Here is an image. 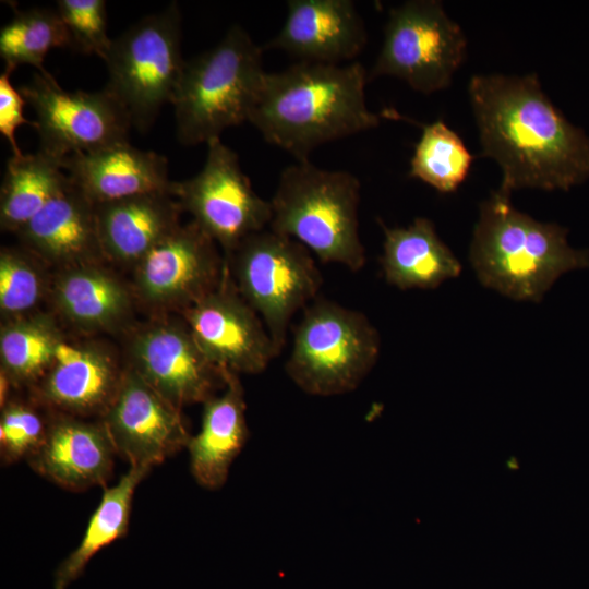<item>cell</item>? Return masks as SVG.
<instances>
[{"mask_svg": "<svg viewBox=\"0 0 589 589\" xmlns=\"http://www.w3.org/2000/svg\"><path fill=\"white\" fill-rule=\"evenodd\" d=\"M13 71L5 69L0 74V132L11 146L14 156L22 155L16 140L15 131L22 124H29L34 128V121H28L24 116V104L26 103L20 89H16L11 82Z\"/></svg>", "mask_w": 589, "mask_h": 589, "instance_id": "obj_33", "label": "cell"}, {"mask_svg": "<svg viewBox=\"0 0 589 589\" xmlns=\"http://www.w3.org/2000/svg\"><path fill=\"white\" fill-rule=\"evenodd\" d=\"M123 372L101 347L63 339L51 366L35 385L36 399L58 413L101 417L119 389Z\"/></svg>", "mask_w": 589, "mask_h": 589, "instance_id": "obj_18", "label": "cell"}, {"mask_svg": "<svg viewBox=\"0 0 589 589\" xmlns=\"http://www.w3.org/2000/svg\"><path fill=\"white\" fill-rule=\"evenodd\" d=\"M63 159L38 149L8 159L0 191V225L19 232L44 206L68 189L72 181Z\"/></svg>", "mask_w": 589, "mask_h": 589, "instance_id": "obj_25", "label": "cell"}, {"mask_svg": "<svg viewBox=\"0 0 589 589\" xmlns=\"http://www.w3.org/2000/svg\"><path fill=\"white\" fill-rule=\"evenodd\" d=\"M269 202V229L300 242L323 263L352 272L365 265L359 233L360 182L351 172L297 161L283 169Z\"/></svg>", "mask_w": 589, "mask_h": 589, "instance_id": "obj_4", "label": "cell"}, {"mask_svg": "<svg viewBox=\"0 0 589 589\" xmlns=\"http://www.w3.org/2000/svg\"><path fill=\"white\" fill-rule=\"evenodd\" d=\"M45 284L36 265L24 253L4 248L0 253V310L14 320L25 315L39 302Z\"/></svg>", "mask_w": 589, "mask_h": 589, "instance_id": "obj_30", "label": "cell"}, {"mask_svg": "<svg viewBox=\"0 0 589 589\" xmlns=\"http://www.w3.org/2000/svg\"><path fill=\"white\" fill-rule=\"evenodd\" d=\"M182 314L203 353L224 373L259 374L278 357L264 322L238 291L226 262L217 287Z\"/></svg>", "mask_w": 589, "mask_h": 589, "instance_id": "obj_13", "label": "cell"}, {"mask_svg": "<svg viewBox=\"0 0 589 589\" xmlns=\"http://www.w3.org/2000/svg\"><path fill=\"white\" fill-rule=\"evenodd\" d=\"M17 233L33 254L58 266L97 263L104 256L95 205L73 183Z\"/></svg>", "mask_w": 589, "mask_h": 589, "instance_id": "obj_20", "label": "cell"}, {"mask_svg": "<svg viewBox=\"0 0 589 589\" xmlns=\"http://www.w3.org/2000/svg\"><path fill=\"white\" fill-rule=\"evenodd\" d=\"M152 468L130 466L119 481L104 490L79 545L55 572V589H65L100 550L128 533L135 490Z\"/></svg>", "mask_w": 589, "mask_h": 589, "instance_id": "obj_26", "label": "cell"}, {"mask_svg": "<svg viewBox=\"0 0 589 589\" xmlns=\"http://www.w3.org/2000/svg\"><path fill=\"white\" fill-rule=\"evenodd\" d=\"M468 92L482 156L501 167L502 191H568L589 179V136L552 104L534 73L474 75Z\"/></svg>", "mask_w": 589, "mask_h": 589, "instance_id": "obj_1", "label": "cell"}, {"mask_svg": "<svg viewBox=\"0 0 589 589\" xmlns=\"http://www.w3.org/2000/svg\"><path fill=\"white\" fill-rule=\"evenodd\" d=\"M133 293L155 310L184 311L219 284L225 260L193 220L180 225L135 265Z\"/></svg>", "mask_w": 589, "mask_h": 589, "instance_id": "obj_12", "label": "cell"}, {"mask_svg": "<svg viewBox=\"0 0 589 589\" xmlns=\"http://www.w3.org/2000/svg\"><path fill=\"white\" fill-rule=\"evenodd\" d=\"M567 233L519 212L498 189L480 205L469 260L483 286L539 302L563 274L589 268V251L570 247Z\"/></svg>", "mask_w": 589, "mask_h": 589, "instance_id": "obj_3", "label": "cell"}, {"mask_svg": "<svg viewBox=\"0 0 589 589\" xmlns=\"http://www.w3.org/2000/svg\"><path fill=\"white\" fill-rule=\"evenodd\" d=\"M100 418L116 454L130 466L153 468L185 448L191 437L181 409L130 366Z\"/></svg>", "mask_w": 589, "mask_h": 589, "instance_id": "obj_15", "label": "cell"}, {"mask_svg": "<svg viewBox=\"0 0 589 589\" xmlns=\"http://www.w3.org/2000/svg\"><path fill=\"white\" fill-rule=\"evenodd\" d=\"M129 354L130 368L179 409L204 404L226 384L227 373L206 358L185 322L143 325L133 334Z\"/></svg>", "mask_w": 589, "mask_h": 589, "instance_id": "obj_14", "label": "cell"}, {"mask_svg": "<svg viewBox=\"0 0 589 589\" xmlns=\"http://www.w3.org/2000/svg\"><path fill=\"white\" fill-rule=\"evenodd\" d=\"M69 47L68 32L57 10L32 8L15 12L0 31V56L5 69L31 64L45 71L43 63L53 48Z\"/></svg>", "mask_w": 589, "mask_h": 589, "instance_id": "obj_28", "label": "cell"}, {"mask_svg": "<svg viewBox=\"0 0 589 589\" xmlns=\"http://www.w3.org/2000/svg\"><path fill=\"white\" fill-rule=\"evenodd\" d=\"M69 36V48L103 60L111 46L104 0H59L56 9Z\"/></svg>", "mask_w": 589, "mask_h": 589, "instance_id": "obj_31", "label": "cell"}, {"mask_svg": "<svg viewBox=\"0 0 589 589\" xmlns=\"http://www.w3.org/2000/svg\"><path fill=\"white\" fill-rule=\"evenodd\" d=\"M104 61L105 88L124 107L132 127L146 132L161 107L172 103L184 68L179 5L172 2L112 39Z\"/></svg>", "mask_w": 589, "mask_h": 589, "instance_id": "obj_8", "label": "cell"}, {"mask_svg": "<svg viewBox=\"0 0 589 589\" xmlns=\"http://www.w3.org/2000/svg\"><path fill=\"white\" fill-rule=\"evenodd\" d=\"M182 208L169 193H149L95 205L103 255L135 265L180 224Z\"/></svg>", "mask_w": 589, "mask_h": 589, "instance_id": "obj_22", "label": "cell"}, {"mask_svg": "<svg viewBox=\"0 0 589 589\" xmlns=\"http://www.w3.org/2000/svg\"><path fill=\"white\" fill-rule=\"evenodd\" d=\"M13 387L12 382L8 375L0 370V406L1 408L10 400V389Z\"/></svg>", "mask_w": 589, "mask_h": 589, "instance_id": "obj_34", "label": "cell"}, {"mask_svg": "<svg viewBox=\"0 0 589 589\" xmlns=\"http://www.w3.org/2000/svg\"><path fill=\"white\" fill-rule=\"evenodd\" d=\"M368 82L358 61L296 62L266 72L248 122L297 161L310 160L316 147L378 125L366 104Z\"/></svg>", "mask_w": 589, "mask_h": 589, "instance_id": "obj_2", "label": "cell"}, {"mask_svg": "<svg viewBox=\"0 0 589 589\" xmlns=\"http://www.w3.org/2000/svg\"><path fill=\"white\" fill-rule=\"evenodd\" d=\"M466 49L462 29L448 17L440 1H406L389 11L369 81L395 76L417 92L431 94L450 84Z\"/></svg>", "mask_w": 589, "mask_h": 589, "instance_id": "obj_9", "label": "cell"}, {"mask_svg": "<svg viewBox=\"0 0 589 589\" xmlns=\"http://www.w3.org/2000/svg\"><path fill=\"white\" fill-rule=\"evenodd\" d=\"M472 160L458 134L437 120L424 125L410 160L409 176L448 193L465 181Z\"/></svg>", "mask_w": 589, "mask_h": 589, "instance_id": "obj_29", "label": "cell"}, {"mask_svg": "<svg viewBox=\"0 0 589 589\" xmlns=\"http://www.w3.org/2000/svg\"><path fill=\"white\" fill-rule=\"evenodd\" d=\"M263 48L232 25L213 48L185 61L172 105L178 141L197 145L248 121L266 72Z\"/></svg>", "mask_w": 589, "mask_h": 589, "instance_id": "obj_5", "label": "cell"}, {"mask_svg": "<svg viewBox=\"0 0 589 589\" xmlns=\"http://www.w3.org/2000/svg\"><path fill=\"white\" fill-rule=\"evenodd\" d=\"M20 91L36 116L39 151L48 155L64 159L129 142L130 116L106 88L65 91L45 70Z\"/></svg>", "mask_w": 589, "mask_h": 589, "instance_id": "obj_10", "label": "cell"}, {"mask_svg": "<svg viewBox=\"0 0 589 589\" xmlns=\"http://www.w3.org/2000/svg\"><path fill=\"white\" fill-rule=\"evenodd\" d=\"M200 431L191 435L187 449L190 470L204 489H220L249 438L245 399L239 375L227 373L223 393L207 399Z\"/></svg>", "mask_w": 589, "mask_h": 589, "instance_id": "obj_21", "label": "cell"}, {"mask_svg": "<svg viewBox=\"0 0 589 589\" xmlns=\"http://www.w3.org/2000/svg\"><path fill=\"white\" fill-rule=\"evenodd\" d=\"M206 145L203 168L190 179L175 181L172 194L227 255L247 237L269 227L272 207L254 191L235 151L220 137Z\"/></svg>", "mask_w": 589, "mask_h": 589, "instance_id": "obj_11", "label": "cell"}, {"mask_svg": "<svg viewBox=\"0 0 589 589\" xmlns=\"http://www.w3.org/2000/svg\"><path fill=\"white\" fill-rule=\"evenodd\" d=\"M52 301L58 313L82 330H111L132 311V292L97 263L64 267L56 277Z\"/></svg>", "mask_w": 589, "mask_h": 589, "instance_id": "obj_23", "label": "cell"}, {"mask_svg": "<svg viewBox=\"0 0 589 589\" xmlns=\"http://www.w3.org/2000/svg\"><path fill=\"white\" fill-rule=\"evenodd\" d=\"M381 265L386 281L401 290L434 289L460 274L461 265L433 223L417 217L407 227L383 226Z\"/></svg>", "mask_w": 589, "mask_h": 589, "instance_id": "obj_24", "label": "cell"}, {"mask_svg": "<svg viewBox=\"0 0 589 589\" xmlns=\"http://www.w3.org/2000/svg\"><path fill=\"white\" fill-rule=\"evenodd\" d=\"M116 450L103 422L58 413L49 419L45 438L26 460L39 476L70 490L105 485L112 474Z\"/></svg>", "mask_w": 589, "mask_h": 589, "instance_id": "obj_17", "label": "cell"}, {"mask_svg": "<svg viewBox=\"0 0 589 589\" xmlns=\"http://www.w3.org/2000/svg\"><path fill=\"white\" fill-rule=\"evenodd\" d=\"M63 337L52 318L25 315L7 321L0 333V360L13 386L36 385L51 366Z\"/></svg>", "mask_w": 589, "mask_h": 589, "instance_id": "obj_27", "label": "cell"}, {"mask_svg": "<svg viewBox=\"0 0 589 589\" xmlns=\"http://www.w3.org/2000/svg\"><path fill=\"white\" fill-rule=\"evenodd\" d=\"M294 327L285 364L304 393L328 397L354 390L375 365L381 337L360 311L316 298Z\"/></svg>", "mask_w": 589, "mask_h": 589, "instance_id": "obj_6", "label": "cell"}, {"mask_svg": "<svg viewBox=\"0 0 589 589\" xmlns=\"http://www.w3.org/2000/svg\"><path fill=\"white\" fill-rule=\"evenodd\" d=\"M48 422L31 404L10 399L1 408V460L4 464L27 460L43 443Z\"/></svg>", "mask_w": 589, "mask_h": 589, "instance_id": "obj_32", "label": "cell"}, {"mask_svg": "<svg viewBox=\"0 0 589 589\" xmlns=\"http://www.w3.org/2000/svg\"><path fill=\"white\" fill-rule=\"evenodd\" d=\"M225 262L238 291L264 322L279 356L291 318L317 298L323 284L311 252L294 239L266 228L242 240L225 255Z\"/></svg>", "mask_w": 589, "mask_h": 589, "instance_id": "obj_7", "label": "cell"}, {"mask_svg": "<svg viewBox=\"0 0 589 589\" xmlns=\"http://www.w3.org/2000/svg\"><path fill=\"white\" fill-rule=\"evenodd\" d=\"M368 40L363 19L351 0H289L278 34L265 48L283 50L297 62H352Z\"/></svg>", "mask_w": 589, "mask_h": 589, "instance_id": "obj_16", "label": "cell"}, {"mask_svg": "<svg viewBox=\"0 0 589 589\" xmlns=\"http://www.w3.org/2000/svg\"><path fill=\"white\" fill-rule=\"evenodd\" d=\"M63 169L94 205L149 193L172 194L175 183L163 155L129 142L70 155Z\"/></svg>", "mask_w": 589, "mask_h": 589, "instance_id": "obj_19", "label": "cell"}]
</instances>
